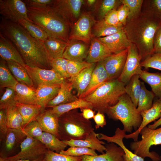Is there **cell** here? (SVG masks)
<instances>
[{
    "label": "cell",
    "mask_w": 161,
    "mask_h": 161,
    "mask_svg": "<svg viewBox=\"0 0 161 161\" xmlns=\"http://www.w3.org/2000/svg\"><path fill=\"white\" fill-rule=\"evenodd\" d=\"M0 33L13 44L26 65L52 69L44 42L32 37L18 23L12 22L1 17Z\"/></svg>",
    "instance_id": "obj_1"
},
{
    "label": "cell",
    "mask_w": 161,
    "mask_h": 161,
    "mask_svg": "<svg viewBox=\"0 0 161 161\" xmlns=\"http://www.w3.org/2000/svg\"><path fill=\"white\" fill-rule=\"evenodd\" d=\"M161 25V17L146 7L136 16L128 20L123 30L137 48L142 61L154 53V40Z\"/></svg>",
    "instance_id": "obj_2"
},
{
    "label": "cell",
    "mask_w": 161,
    "mask_h": 161,
    "mask_svg": "<svg viewBox=\"0 0 161 161\" xmlns=\"http://www.w3.org/2000/svg\"><path fill=\"white\" fill-rule=\"evenodd\" d=\"M27 8L29 19L42 28L49 37L69 42L70 24L52 7L38 9Z\"/></svg>",
    "instance_id": "obj_3"
},
{
    "label": "cell",
    "mask_w": 161,
    "mask_h": 161,
    "mask_svg": "<svg viewBox=\"0 0 161 161\" xmlns=\"http://www.w3.org/2000/svg\"><path fill=\"white\" fill-rule=\"evenodd\" d=\"M58 138L62 141L84 140L94 131L91 121L85 119L78 109L58 117Z\"/></svg>",
    "instance_id": "obj_4"
},
{
    "label": "cell",
    "mask_w": 161,
    "mask_h": 161,
    "mask_svg": "<svg viewBox=\"0 0 161 161\" xmlns=\"http://www.w3.org/2000/svg\"><path fill=\"white\" fill-rule=\"evenodd\" d=\"M125 86L117 78L109 80L83 99L92 104L93 110L106 113L107 109L117 104L125 93Z\"/></svg>",
    "instance_id": "obj_5"
},
{
    "label": "cell",
    "mask_w": 161,
    "mask_h": 161,
    "mask_svg": "<svg viewBox=\"0 0 161 161\" xmlns=\"http://www.w3.org/2000/svg\"><path fill=\"white\" fill-rule=\"evenodd\" d=\"M106 113L109 118L120 120L122 123L123 130L131 133L140 127L142 117L130 97L125 93L119 98L115 105L109 107Z\"/></svg>",
    "instance_id": "obj_6"
},
{
    "label": "cell",
    "mask_w": 161,
    "mask_h": 161,
    "mask_svg": "<svg viewBox=\"0 0 161 161\" xmlns=\"http://www.w3.org/2000/svg\"><path fill=\"white\" fill-rule=\"evenodd\" d=\"M142 139L140 141L131 142V149L135 154L144 159L148 157L153 161H160V157L157 153L150 152L151 146L161 144V126L152 129L146 126L140 131Z\"/></svg>",
    "instance_id": "obj_7"
},
{
    "label": "cell",
    "mask_w": 161,
    "mask_h": 161,
    "mask_svg": "<svg viewBox=\"0 0 161 161\" xmlns=\"http://www.w3.org/2000/svg\"><path fill=\"white\" fill-rule=\"evenodd\" d=\"M20 151L17 154L5 157L7 161L19 160H33L44 157L48 150L46 146L37 139L27 136L20 145Z\"/></svg>",
    "instance_id": "obj_8"
},
{
    "label": "cell",
    "mask_w": 161,
    "mask_h": 161,
    "mask_svg": "<svg viewBox=\"0 0 161 161\" xmlns=\"http://www.w3.org/2000/svg\"><path fill=\"white\" fill-rule=\"evenodd\" d=\"M27 8L23 0H0V14L1 17L12 22L18 23L21 18L32 22L27 14Z\"/></svg>",
    "instance_id": "obj_9"
},
{
    "label": "cell",
    "mask_w": 161,
    "mask_h": 161,
    "mask_svg": "<svg viewBox=\"0 0 161 161\" xmlns=\"http://www.w3.org/2000/svg\"><path fill=\"white\" fill-rule=\"evenodd\" d=\"M141 57L136 45L132 43L128 48L126 60L123 71L117 78L126 85L134 75H140L141 69Z\"/></svg>",
    "instance_id": "obj_10"
},
{
    "label": "cell",
    "mask_w": 161,
    "mask_h": 161,
    "mask_svg": "<svg viewBox=\"0 0 161 161\" xmlns=\"http://www.w3.org/2000/svg\"><path fill=\"white\" fill-rule=\"evenodd\" d=\"M93 20L88 14H82L72 27L69 41H80L89 44L92 38L91 29Z\"/></svg>",
    "instance_id": "obj_11"
},
{
    "label": "cell",
    "mask_w": 161,
    "mask_h": 161,
    "mask_svg": "<svg viewBox=\"0 0 161 161\" xmlns=\"http://www.w3.org/2000/svg\"><path fill=\"white\" fill-rule=\"evenodd\" d=\"M25 68L36 88L43 84H60L65 79L53 69H44L27 65Z\"/></svg>",
    "instance_id": "obj_12"
},
{
    "label": "cell",
    "mask_w": 161,
    "mask_h": 161,
    "mask_svg": "<svg viewBox=\"0 0 161 161\" xmlns=\"http://www.w3.org/2000/svg\"><path fill=\"white\" fill-rule=\"evenodd\" d=\"M82 0H54L52 8L64 18L70 24L73 19L79 18Z\"/></svg>",
    "instance_id": "obj_13"
},
{
    "label": "cell",
    "mask_w": 161,
    "mask_h": 161,
    "mask_svg": "<svg viewBox=\"0 0 161 161\" xmlns=\"http://www.w3.org/2000/svg\"><path fill=\"white\" fill-rule=\"evenodd\" d=\"M128 49L107 56L102 61L109 80L118 78L122 73L126 60Z\"/></svg>",
    "instance_id": "obj_14"
},
{
    "label": "cell",
    "mask_w": 161,
    "mask_h": 161,
    "mask_svg": "<svg viewBox=\"0 0 161 161\" xmlns=\"http://www.w3.org/2000/svg\"><path fill=\"white\" fill-rule=\"evenodd\" d=\"M97 38L112 54L128 49L131 44L123 30L110 35Z\"/></svg>",
    "instance_id": "obj_15"
},
{
    "label": "cell",
    "mask_w": 161,
    "mask_h": 161,
    "mask_svg": "<svg viewBox=\"0 0 161 161\" xmlns=\"http://www.w3.org/2000/svg\"><path fill=\"white\" fill-rule=\"evenodd\" d=\"M142 120L138 129L129 134H126L125 138L132 139L134 141L138 140V137L141 130L149 123L158 120L161 116V99H158L153 104L151 107L148 110L140 113Z\"/></svg>",
    "instance_id": "obj_16"
},
{
    "label": "cell",
    "mask_w": 161,
    "mask_h": 161,
    "mask_svg": "<svg viewBox=\"0 0 161 161\" xmlns=\"http://www.w3.org/2000/svg\"><path fill=\"white\" fill-rule=\"evenodd\" d=\"M22 129L9 128L3 141L0 156L4 157L10 156L17 147L26 138Z\"/></svg>",
    "instance_id": "obj_17"
},
{
    "label": "cell",
    "mask_w": 161,
    "mask_h": 161,
    "mask_svg": "<svg viewBox=\"0 0 161 161\" xmlns=\"http://www.w3.org/2000/svg\"><path fill=\"white\" fill-rule=\"evenodd\" d=\"M105 152L99 155L82 156L81 161H124L125 154L123 149L114 143H110L106 144Z\"/></svg>",
    "instance_id": "obj_18"
},
{
    "label": "cell",
    "mask_w": 161,
    "mask_h": 161,
    "mask_svg": "<svg viewBox=\"0 0 161 161\" xmlns=\"http://www.w3.org/2000/svg\"><path fill=\"white\" fill-rule=\"evenodd\" d=\"M0 55L6 61L17 62L25 67L26 65L21 54L13 44L0 33Z\"/></svg>",
    "instance_id": "obj_19"
},
{
    "label": "cell",
    "mask_w": 161,
    "mask_h": 161,
    "mask_svg": "<svg viewBox=\"0 0 161 161\" xmlns=\"http://www.w3.org/2000/svg\"><path fill=\"white\" fill-rule=\"evenodd\" d=\"M108 80V75L102 61L97 63L93 71L88 86L78 98H84Z\"/></svg>",
    "instance_id": "obj_20"
},
{
    "label": "cell",
    "mask_w": 161,
    "mask_h": 161,
    "mask_svg": "<svg viewBox=\"0 0 161 161\" xmlns=\"http://www.w3.org/2000/svg\"><path fill=\"white\" fill-rule=\"evenodd\" d=\"M87 44L77 41H69L62 57L69 60L83 61L88 52Z\"/></svg>",
    "instance_id": "obj_21"
},
{
    "label": "cell",
    "mask_w": 161,
    "mask_h": 161,
    "mask_svg": "<svg viewBox=\"0 0 161 161\" xmlns=\"http://www.w3.org/2000/svg\"><path fill=\"white\" fill-rule=\"evenodd\" d=\"M98 133L94 131L90 134L84 140L62 141L70 147H81L90 148L103 154L106 150L105 143L98 138Z\"/></svg>",
    "instance_id": "obj_22"
},
{
    "label": "cell",
    "mask_w": 161,
    "mask_h": 161,
    "mask_svg": "<svg viewBox=\"0 0 161 161\" xmlns=\"http://www.w3.org/2000/svg\"><path fill=\"white\" fill-rule=\"evenodd\" d=\"M96 65L95 63H93L91 66L83 69L76 75L67 79L72 83L73 88L76 90L78 98L88 86Z\"/></svg>",
    "instance_id": "obj_23"
},
{
    "label": "cell",
    "mask_w": 161,
    "mask_h": 161,
    "mask_svg": "<svg viewBox=\"0 0 161 161\" xmlns=\"http://www.w3.org/2000/svg\"><path fill=\"white\" fill-rule=\"evenodd\" d=\"M58 117L50 109H44L36 120L39 123L44 132L50 133L58 137Z\"/></svg>",
    "instance_id": "obj_24"
},
{
    "label": "cell",
    "mask_w": 161,
    "mask_h": 161,
    "mask_svg": "<svg viewBox=\"0 0 161 161\" xmlns=\"http://www.w3.org/2000/svg\"><path fill=\"white\" fill-rule=\"evenodd\" d=\"M60 88L59 84H46L36 88V105L45 109L47 104L57 95Z\"/></svg>",
    "instance_id": "obj_25"
},
{
    "label": "cell",
    "mask_w": 161,
    "mask_h": 161,
    "mask_svg": "<svg viewBox=\"0 0 161 161\" xmlns=\"http://www.w3.org/2000/svg\"><path fill=\"white\" fill-rule=\"evenodd\" d=\"M60 88L57 96L47 104L46 107L54 106L75 101L78 98L72 93V84L68 80L64 79L60 84Z\"/></svg>",
    "instance_id": "obj_26"
},
{
    "label": "cell",
    "mask_w": 161,
    "mask_h": 161,
    "mask_svg": "<svg viewBox=\"0 0 161 161\" xmlns=\"http://www.w3.org/2000/svg\"><path fill=\"white\" fill-rule=\"evenodd\" d=\"M112 54L97 38L92 39L89 48L86 61L95 63L103 61L107 56Z\"/></svg>",
    "instance_id": "obj_27"
},
{
    "label": "cell",
    "mask_w": 161,
    "mask_h": 161,
    "mask_svg": "<svg viewBox=\"0 0 161 161\" xmlns=\"http://www.w3.org/2000/svg\"><path fill=\"white\" fill-rule=\"evenodd\" d=\"M15 100L20 103L36 105V88L18 82L14 89Z\"/></svg>",
    "instance_id": "obj_28"
},
{
    "label": "cell",
    "mask_w": 161,
    "mask_h": 161,
    "mask_svg": "<svg viewBox=\"0 0 161 161\" xmlns=\"http://www.w3.org/2000/svg\"><path fill=\"white\" fill-rule=\"evenodd\" d=\"M44 42L49 60L62 57L64 52L69 42L51 37Z\"/></svg>",
    "instance_id": "obj_29"
},
{
    "label": "cell",
    "mask_w": 161,
    "mask_h": 161,
    "mask_svg": "<svg viewBox=\"0 0 161 161\" xmlns=\"http://www.w3.org/2000/svg\"><path fill=\"white\" fill-rule=\"evenodd\" d=\"M23 120V129L28 123L36 120L44 109L40 105L16 103Z\"/></svg>",
    "instance_id": "obj_30"
},
{
    "label": "cell",
    "mask_w": 161,
    "mask_h": 161,
    "mask_svg": "<svg viewBox=\"0 0 161 161\" xmlns=\"http://www.w3.org/2000/svg\"><path fill=\"white\" fill-rule=\"evenodd\" d=\"M6 61L9 69L18 82L36 88L25 67L16 62L10 61Z\"/></svg>",
    "instance_id": "obj_31"
},
{
    "label": "cell",
    "mask_w": 161,
    "mask_h": 161,
    "mask_svg": "<svg viewBox=\"0 0 161 161\" xmlns=\"http://www.w3.org/2000/svg\"><path fill=\"white\" fill-rule=\"evenodd\" d=\"M140 78L148 84L155 96L161 99V73H152L143 70Z\"/></svg>",
    "instance_id": "obj_32"
},
{
    "label": "cell",
    "mask_w": 161,
    "mask_h": 161,
    "mask_svg": "<svg viewBox=\"0 0 161 161\" xmlns=\"http://www.w3.org/2000/svg\"><path fill=\"white\" fill-rule=\"evenodd\" d=\"M36 139L44 144L48 150L57 153L64 150L67 146L55 136L47 132H43L40 137Z\"/></svg>",
    "instance_id": "obj_33"
},
{
    "label": "cell",
    "mask_w": 161,
    "mask_h": 161,
    "mask_svg": "<svg viewBox=\"0 0 161 161\" xmlns=\"http://www.w3.org/2000/svg\"><path fill=\"white\" fill-rule=\"evenodd\" d=\"M83 108L92 109V104L83 99L78 98L74 101L60 105L52 108L51 111L58 117L63 114L71 110Z\"/></svg>",
    "instance_id": "obj_34"
},
{
    "label": "cell",
    "mask_w": 161,
    "mask_h": 161,
    "mask_svg": "<svg viewBox=\"0 0 161 161\" xmlns=\"http://www.w3.org/2000/svg\"><path fill=\"white\" fill-rule=\"evenodd\" d=\"M124 26H114L106 23L104 19L95 23L93 29V33L95 38L110 35L123 30Z\"/></svg>",
    "instance_id": "obj_35"
},
{
    "label": "cell",
    "mask_w": 161,
    "mask_h": 161,
    "mask_svg": "<svg viewBox=\"0 0 161 161\" xmlns=\"http://www.w3.org/2000/svg\"><path fill=\"white\" fill-rule=\"evenodd\" d=\"M140 78L139 75H134L125 87V93L130 97L136 107L141 89V82Z\"/></svg>",
    "instance_id": "obj_36"
},
{
    "label": "cell",
    "mask_w": 161,
    "mask_h": 161,
    "mask_svg": "<svg viewBox=\"0 0 161 161\" xmlns=\"http://www.w3.org/2000/svg\"><path fill=\"white\" fill-rule=\"evenodd\" d=\"M18 23L34 38L44 42L49 37L47 32L40 26L24 19L21 18Z\"/></svg>",
    "instance_id": "obj_37"
},
{
    "label": "cell",
    "mask_w": 161,
    "mask_h": 161,
    "mask_svg": "<svg viewBox=\"0 0 161 161\" xmlns=\"http://www.w3.org/2000/svg\"><path fill=\"white\" fill-rule=\"evenodd\" d=\"M18 82L9 69L6 61L1 58L0 62V87L14 89Z\"/></svg>",
    "instance_id": "obj_38"
},
{
    "label": "cell",
    "mask_w": 161,
    "mask_h": 161,
    "mask_svg": "<svg viewBox=\"0 0 161 161\" xmlns=\"http://www.w3.org/2000/svg\"><path fill=\"white\" fill-rule=\"evenodd\" d=\"M7 120L9 128L23 129V120L16 103L6 109Z\"/></svg>",
    "instance_id": "obj_39"
},
{
    "label": "cell",
    "mask_w": 161,
    "mask_h": 161,
    "mask_svg": "<svg viewBox=\"0 0 161 161\" xmlns=\"http://www.w3.org/2000/svg\"><path fill=\"white\" fill-rule=\"evenodd\" d=\"M155 95L152 91L148 90L144 83L141 82V89L138 98L137 110L140 113L148 110L152 106Z\"/></svg>",
    "instance_id": "obj_40"
},
{
    "label": "cell",
    "mask_w": 161,
    "mask_h": 161,
    "mask_svg": "<svg viewBox=\"0 0 161 161\" xmlns=\"http://www.w3.org/2000/svg\"><path fill=\"white\" fill-rule=\"evenodd\" d=\"M68 60L63 57L58 58L50 61L52 69H53L64 79L70 78L67 72V64Z\"/></svg>",
    "instance_id": "obj_41"
},
{
    "label": "cell",
    "mask_w": 161,
    "mask_h": 161,
    "mask_svg": "<svg viewBox=\"0 0 161 161\" xmlns=\"http://www.w3.org/2000/svg\"><path fill=\"white\" fill-rule=\"evenodd\" d=\"M93 63L86 61L68 60L67 64V72L70 78L73 77L83 69L91 66Z\"/></svg>",
    "instance_id": "obj_42"
},
{
    "label": "cell",
    "mask_w": 161,
    "mask_h": 161,
    "mask_svg": "<svg viewBox=\"0 0 161 161\" xmlns=\"http://www.w3.org/2000/svg\"><path fill=\"white\" fill-rule=\"evenodd\" d=\"M65 155L80 157L83 155H96L95 150L90 148L81 147H70L66 150H62L60 153Z\"/></svg>",
    "instance_id": "obj_43"
},
{
    "label": "cell",
    "mask_w": 161,
    "mask_h": 161,
    "mask_svg": "<svg viewBox=\"0 0 161 161\" xmlns=\"http://www.w3.org/2000/svg\"><path fill=\"white\" fill-rule=\"evenodd\" d=\"M82 156L75 157L62 154L48 150L44 157V161H81Z\"/></svg>",
    "instance_id": "obj_44"
},
{
    "label": "cell",
    "mask_w": 161,
    "mask_h": 161,
    "mask_svg": "<svg viewBox=\"0 0 161 161\" xmlns=\"http://www.w3.org/2000/svg\"><path fill=\"white\" fill-rule=\"evenodd\" d=\"M120 1L122 4L126 5L129 9V13L127 20L135 17L141 11L143 0H121Z\"/></svg>",
    "instance_id": "obj_45"
},
{
    "label": "cell",
    "mask_w": 161,
    "mask_h": 161,
    "mask_svg": "<svg viewBox=\"0 0 161 161\" xmlns=\"http://www.w3.org/2000/svg\"><path fill=\"white\" fill-rule=\"evenodd\" d=\"M22 130L26 136L35 139L40 137L44 132L39 123L36 120L28 123Z\"/></svg>",
    "instance_id": "obj_46"
},
{
    "label": "cell",
    "mask_w": 161,
    "mask_h": 161,
    "mask_svg": "<svg viewBox=\"0 0 161 161\" xmlns=\"http://www.w3.org/2000/svg\"><path fill=\"white\" fill-rule=\"evenodd\" d=\"M141 67L152 68L161 71V53H154L141 62Z\"/></svg>",
    "instance_id": "obj_47"
},
{
    "label": "cell",
    "mask_w": 161,
    "mask_h": 161,
    "mask_svg": "<svg viewBox=\"0 0 161 161\" xmlns=\"http://www.w3.org/2000/svg\"><path fill=\"white\" fill-rule=\"evenodd\" d=\"M15 92L14 89L6 88L0 100V109H6L9 105L15 104Z\"/></svg>",
    "instance_id": "obj_48"
},
{
    "label": "cell",
    "mask_w": 161,
    "mask_h": 161,
    "mask_svg": "<svg viewBox=\"0 0 161 161\" xmlns=\"http://www.w3.org/2000/svg\"><path fill=\"white\" fill-rule=\"evenodd\" d=\"M23 1L27 8L38 9L52 7L54 0H24Z\"/></svg>",
    "instance_id": "obj_49"
},
{
    "label": "cell",
    "mask_w": 161,
    "mask_h": 161,
    "mask_svg": "<svg viewBox=\"0 0 161 161\" xmlns=\"http://www.w3.org/2000/svg\"><path fill=\"white\" fill-rule=\"evenodd\" d=\"M120 1L116 0H104L101 4L99 16L100 19H103L105 16L114 8L119 2Z\"/></svg>",
    "instance_id": "obj_50"
},
{
    "label": "cell",
    "mask_w": 161,
    "mask_h": 161,
    "mask_svg": "<svg viewBox=\"0 0 161 161\" xmlns=\"http://www.w3.org/2000/svg\"><path fill=\"white\" fill-rule=\"evenodd\" d=\"M9 129L7 125L6 109H2L0 111V139L2 141L4 139Z\"/></svg>",
    "instance_id": "obj_51"
},
{
    "label": "cell",
    "mask_w": 161,
    "mask_h": 161,
    "mask_svg": "<svg viewBox=\"0 0 161 161\" xmlns=\"http://www.w3.org/2000/svg\"><path fill=\"white\" fill-rule=\"evenodd\" d=\"M104 19L107 24L114 26H124L120 22L117 15V10L113 9L104 17Z\"/></svg>",
    "instance_id": "obj_52"
},
{
    "label": "cell",
    "mask_w": 161,
    "mask_h": 161,
    "mask_svg": "<svg viewBox=\"0 0 161 161\" xmlns=\"http://www.w3.org/2000/svg\"><path fill=\"white\" fill-rule=\"evenodd\" d=\"M117 11L119 20L120 23L124 26L126 23L129 15V9L126 5L122 4Z\"/></svg>",
    "instance_id": "obj_53"
},
{
    "label": "cell",
    "mask_w": 161,
    "mask_h": 161,
    "mask_svg": "<svg viewBox=\"0 0 161 161\" xmlns=\"http://www.w3.org/2000/svg\"><path fill=\"white\" fill-rule=\"evenodd\" d=\"M148 6L146 7L161 17V0L148 1Z\"/></svg>",
    "instance_id": "obj_54"
},
{
    "label": "cell",
    "mask_w": 161,
    "mask_h": 161,
    "mask_svg": "<svg viewBox=\"0 0 161 161\" xmlns=\"http://www.w3.org/2000/svg\"><path fill=\"white\" fill-rule=\"evenodd\" d=\"M154 53H161V25L157 31L154 40Z\"/></svg>",
    "instance_id": "obj_55"
},
{
    "label": "cell",
    "mask_w": 161,
    "mask_h": 161,
    "mask_svg": "<svg viewBox=\"0 0 161 161\" xmlns=\"http://www.w3.org/2000/svg\"><path fill=\"white\" fill-rule=\"evenodd\" d=\"M93 118L96 124V129L103 127L106 124L104 114L100 112H97Z\"/></svg>",
    "instance_id": "obj_56"
},
{
    "label": "cell",
    "mask_w": 161,
    "mask_h": 161,
    "mask_svg": "<svg viewBox=\"0 0 161 161\" xmlns=\"http://www.w3.org/2000/svg\"><path fill=\"white\" fill-rule=\"evenodd\" d=\"M83 117L87 120L93 118L95 115V112L89 108H83L80 109Z\"/></svg>",
    "instance_id": "obj_57"
},
{
    "label": "cell",
    "mask_w": 161,
    "mask_h": 161,
    "mask_svg": "<svg viewBox=\"0 0 161 161\" xmlns=\"http://www.w3.org/2000/svg\"><path fill=\"white\" fill-rule=\"evenodd\" d=\"M160 126H161V116L157 120L154 121L153 124L149 125L148 127L151 129H154Z\"/></svg>",
    "instance_id": "obj_58"
},
{
    "label": "cell",
    "mask_w": 161,
    "mask_h": 161,
    "mask_svg": "<svg viewBox=\"0 0 161 161\" xmlns=\"http://www.w3.org/2000/svg\"><path fill=\"white\" fill-rule=\"evenodd\" d=\"M16 161H44V157H43L33 160H16Z\"/></svg>",
    "instance_id": "obj_59"
},
{
    "label": "cell",
    "mask_w": 161,
    "mask_h": 161,
    "mask_svg": "<svg viewBox=\"0 0 161 161\" xmlns=\"http://www.w3.org/2000/svg\"><path fill=\"white\" fill-rule=\"evenodd\" d=\"M96 1V0H88L87 1V3L89 6H91L94 4Z\"/></svg>",
    "instance_id": "obj_60"
},
{
    "label": "cell",
    "mask_w": 161,
    "mask_h": 161,
    "mask_svg": "<svg viewBox=\"0 0 161 161\" xmlns=\"http://www.w3.org/2000/svg\"><path fill=\"white\" fill-rule=\"evenodd\" d=\"M0 161H7L5 157L0 156Z\"/></svg>",
    "instance_id": "obj_61"
},
{
    "label": "cell",
    "mask_w": 161,
    "mask_h": 161,
    "mask_svg": "<svg viewBox=\"0 0 161 161\" xmlns=\"http://www.w3.org/2000/svg\"><path fill=\"white\" fill-rule=\"evenodd\" d=\"M160 159H161L160 161H161V156H160Z\"/></svg>",
    "instance_id": "obj_62"
}]
</instances>
